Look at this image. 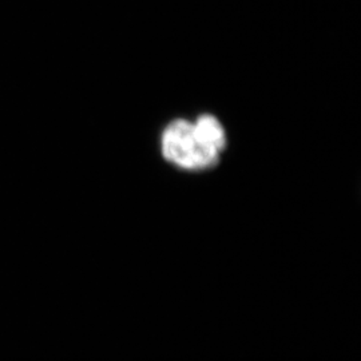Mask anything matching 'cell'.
<instances>
[{
  "label": "cell",
  "mask_w": 361,
  "mask_h": 361,
  "mask_svg": "<svg viewBox=\"0 0 361 361\" xmlns=\"http://www.w3.org/2000/svg\"><path fill=\"white\" fill-rule=\"evenodd\" d=\"M193 125L201 143L222 155L226 147V131L219 119L212 114H201L193 121Z\"/></svg>",
  "instance_id": "obj_2"
},
{
  "label": "cell",
  "mask_w": 361,
  "mask_h": 361,
  "mask_svg": "<svg viewBox=\"0 0 361 361\" xmlns=\"http://www.w3.org/2000/svg\"><path fill=\"white\" fill-rule=\"evenodd\" d=\"M161 152L169 164L189 171H202L217 166L221 155L204 146L193 121L178 118L169 123L161 137Z\"/></svg>",
  "instance_id": "obj_1"
}]
</instances>
